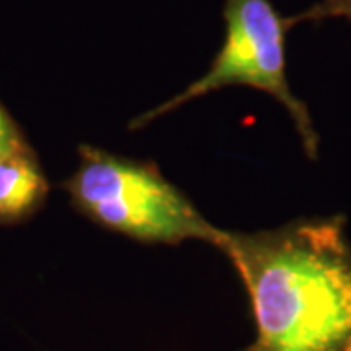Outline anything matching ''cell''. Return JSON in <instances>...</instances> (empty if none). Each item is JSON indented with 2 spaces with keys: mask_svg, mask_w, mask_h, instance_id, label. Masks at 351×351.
<instances>
[{
  "mask_svg": "<svg viewBox=\"0 0 351 351\" xmlns=\"http://www.w3.org/2000/svg\"><path fill=\"white\" fill-rule=\"evenodd\" d=\"M219 250L248 291L256 338L244 351H351V242L343 215L256 232L223 230Z\"/></svg>",
  "mask_w": 351,
  "mask_h": 351,
  "instance_id": "6da1fadb",
  "label": "cell"
},
{
  "mask_svg": "<svg viewBox=\"0 0 351 351\" xmlns=\"http://www.w3.org/2000/svg\"><path fill=\"white\" fill-rule=\"evenodd\" d=\"M22 143H25L22 133L18 131V127L12 121V117L0 106V156L6 154V152L14 151Z\"/></svg>",
  "mask_w": 351,
  "mask_h": 351,
  "instance_id": "8992f818",
  "label": "cell"
},
{
  "mask_svg": "<svg viewBox=\"0 0 351 351\" xmlns=\"http://www.w3.org/2000/svg\"><path fill=\"white\" fill-rule=\"evenodd\" d=\"M328 20H346L351 24V0H318L306 10L291 16V24H322Z\"/></svg>",
  "mask_w": 351,
  "mask_h": 351,
  "instance_id": "5b68a950",
  "label": "cell"
},
{
  "mask_svg": "<svg viewBox=\"0 0 351 351\" xmlns=\"http://www.w3.org/2000/svg\"><path fill=\"white\" fill-rule=\"evenodd\" d=\"M75 174L63 184L78 213L143 244L201 240L217 246L223 228L211 225L158 166L82 145Z\"/></svg>",
  "mask_w": 351,
  "mask_h": 351,
  "instance_id": "7a4b0ae2",
  "label": "cell"
},
{
  "mask_svg": "<svg viewBox=\"0 0 351 351\" xmlns=\"http://www.w3.org/2000/svg\"><path fill=\"white\" fill-rule=\"evenodd\" d=\"M45 195V174L25 143L0 156V223L25 219L38 211Z\"/></svg>",
  "mask_w": 351,
  "mask_h": 351,
  "instance_id": "277c9868",
  "label": "cell"
},
{
  "mask_svg": "<svg viewBox=\"0 0 351 351\" xmlns=\"http://www.w3.org/2000/svg\"><path fill=\"white\" fill-rule=\"evenodd\" d=\"M225 38L207 73L180 94L135 117L129 129L138 131L158 117L228 86H248L265 92L289 113L304 154L316 160L320 137L308 106L293 92L287 78V34L291 16H281L271 0H225Z\"/></svg>",
  "mask_w": 351,
  "mask_h": 351,
  "instance_id": "3957f363",
  "label": "cell"
}]
</instances>
